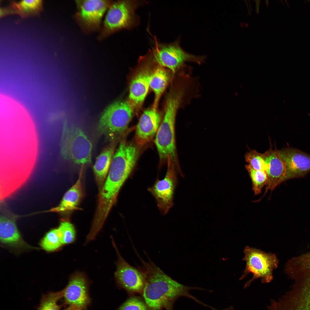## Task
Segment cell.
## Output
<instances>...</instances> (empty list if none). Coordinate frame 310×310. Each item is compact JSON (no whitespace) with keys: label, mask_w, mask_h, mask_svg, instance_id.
I'll return each mask as SVG.
<instances>
[{"label":"cell","mask_w":310,"mask_h":310,"mask_svg":"<svg viewBox=\"0 0 310 310\" xmlns=\"http://www.w3.org/2000/svg\"><path fill=\"white\" fill-rule=\"evenodd\" d=\"M62 140L61 152L65 159L78 164L91 163L92 145L80 127L66 124Z\"/></svg>","instance_id":"obj_7"},{"label":"cell","mask_w":310,"mask_h":310,"mask_svg":"<svg viewBox=\"0 0 310 310\" xmlns=\"http://www.w3.org/2000/svg\"><path fill=\"white\" fill-rule=\"evenodd\" d=\"M284 271L293 281L283 294L286 302L294 310H310V251L290 259Z\"/></svg>","instance_id":"obj_3"},{"label":"cell","mask_w":310,"mask_h":310,"mask_svg":"<svg viewBox=\"0 0 310 310\" xmlns=\"http://www.w3.org/2000/svg\"><path fill=\"white\" fill-rule=\"evenodd\" d=\"M114 147L113 146L106 148L97 157L93 168L96 180L102 184L108 173L111 165Z\"/></svg>","instance_id":"obj_22"},{"label":"cell","mask_w":310,"mask_h":310,"mask_svg":"<svg viewBox=\"0 0 310 310\" xmlns=\"http://www.w3.org/2000/svg\"><path fill=\"white\" fill-rule=\"evenodd\" d=\"M135 145L121 141L112 157L108 175L98 198V208L110 211L121 187L132 171L138 156Z\"/></svg>","instance_id":"obj_2"},{"label":"cell","mask_w":310,"mask_h":310,"mask_svg":"<svg viewBox=\"0 0 310 310\" xmlns=\"http://www.w3.org/2000/svg\"><path fill=\"white\" fill-rule=\"evenodd\" d=\"M117 310H150L142 297L129 296Z\"/></svg>","instance_id":"obj_27"},{"label":"cell","mask_w":310,"mask_h":310,"mask_svg":"<svg viewBox=\"0 0 310 310\" xmlns=\"http://www.w3.org/2000/svg\"><path fill=\"white\" fill-rule=\"evenodd\" d=\"M39 245L42 249L48 252L59 250L63 245L58 228L51 229L46 233Z\"/></svg>","instance_id":"obj_23"},{"label":"cell","mask_w":310,"mask_h":310,"mask_svg":"<svg viewBox=\"0 0 310 310\" xmlns=\"http://www.w3.org/2000/svg\"><path fill=\"white\" fill-rule=\"evenodd\" d=\"M245 167L251 180L253 190L255 194L258 195L267 183L268 175L265 172L255 170L248 164H246Z\"/></svg>","instance_id":"obj_25"},{"label":"cell","mask_w":310,"mask_h":310,"mask_svg":"<svg viewBox=\"0 0 310 310\" xmlns=\"http://www.w3.org/2000/svg\"><path fill=\"white\" fill-rule=\"evenodd\" d=\"M266 6H268L269 4V1L268 0H266Z\"/></svg>","instance_id":"obj_32"},{"label":"cell","mask_w":310,"mask_h":310,"mask_svg":"<svg viewBox=\"0 0 310 310\" xmlns=\"http://www.w3.org/2000/svg\"><path fill=\"white\" fill-rule=\"evenodd\" d=\"M0 241L3 247L17 253L39 249L27 243L19 231L15 220L5 216H0Z\"/></svg>","instance_id":"obj_14"},{"label":"cell","mask_w":310,"mask_h":310,"mask_svg":"<svg viewBox=\"0 0 310 310\" xmlns=\"http://www.w3.org/2000/svg\"><path fill=\"white\" fill-rule=\"evenodd\" d=\"M63 289L56 292H50L41 297L37 310H60L63 305H60L59 301L63 296Z\"/></svg>","instance_id":"obj_24"},{"label":"cell","mask_w":310,"mask_h":310,"mask_svg":"<svg viewBox=\"0 0 310 310\" xmlns=\"http://www.w3.org/2000/svg\"><path fill=\"white\" fill-rule=\"evenodd\" d=\"M142 264L145 283L141 296L150 310H173V305L179 297H185L204 306L206 304L189 293L190 290H207L187 286L173 279L150 260L148 262L139 257Z\"/></svg>","instance_id":"obj_1"},{"label":"cell","mask_w":310,"mask_h":310,"mask_svg":"<svg viewBox=\"0 0 310 310\" xmlns=\"http://www.w3.org/2000/svg\"><path fill=\"white\" fill-rule=\"evenodd\" d=\"M82 174L74 184L65 193L60 204L51 209L53 212H63L76 209L82 195Z\"/></svg>","instance_id":"obj_19"},{"label":"cell","mask_w":310,"mask_h":310,"mask_svg":"<svg viewBox=\"0 0 310 310\" xmlns=\"http://www.w3.org/2000/svg\"><path fill=\"white\" fill-rule=\"evenodd\" d=\"M154 38L151 50L154 60L160 66L168 69L173 74L184 67L186 62L200 64L206 59L204 56L195 55L184 51L180 46V39L166 43L158 41L156 37Z\"/></svg>","instance_id":"obj_6"},{"label":"cell","mask_w":310,"mask_h":310,"mask_svg":"<svg viewBox=\"0 0 310 310\" xmlns=\"http://www.w3.org/2000/svg\"><path fill=\"white\" fill-rule=\"evenodd\" d=\"M112 240L118 257L114 273L117 287L125 290L129 296L137 294L142 295L145 283L144 273L140 269L132 266L123 258L113 238Z\"/></svg>","instance_id":"obj_11"},{"label":"cell","mask_w":310,"mask_h":310,"mask_svg":"<svg viewBox=\"0 0 310 310\" xmlns=\"http://www.w3.org/2000/svg\"><path fill=\"white\" fill-rule=\"evenodd\" d=\"M161 122V117L156 108L145 111L137 125L135 139L138 144L143 145L156 135Z\"/></svg>","instance_id":"obj_17"},{"label":"cell","mask_w":310,"mask_h":310,"mask_svg":"<svg viewBox=\"0 0 310 310\" xmlns=\"http://www.w3.org/2000/svg\"><path fill=\"white\" fill-rule=\"evenodd\" d=\"M90 282L84 273L76 272L70 276L64 290L63 305H73L88 310L92 300L89 293Z\"/></svg>","instance_id":"obj_13"},{"label":"cell","mask_w":310,"mask_h":310,"mask_svg":"<svg viewBox=\"0 0 310 310\" xmlns=\"http://www.w3.org/2000/svg\"><path fill=\"white\" fill-rule=\"evenodd\" d=\"M153 71L150 73V87L155 94L154 107L156 108L160 96L167 86L170 77L167 72L158 65Z\"/></svg>","instance_id":"obj_21"},{"label":"cell","mask_w":310,"mask_h":310,"mask_svg":"<svg viewBox=\"0 0 310 310\" xmlns=\"http://www.w3.org/2000/svg\"><path fill=\"white\" fill-rule=\"evenodd\" d=\"M243 253L244 257L243 260L245 261L246 266L239 280L245 278L250 273L253 274L252 278L245 284L244 288L249 287L253 281L258 278L262 283L270 282L273 279V271L278 266V260L276 255L249 246L245 247Z\"/></svg>","instance_id":"obj_8"},{"label":"cell","mask_w":310,"mask_h":310,"mask_svg":"<svg viewBox=\"0 0 310 310\" xmlns=\"http://www.w3.org/2000/svg\"><path fill=\"white\" fill-rule=\"evenodd\" d=\"M259 5L258 4H257V3H256V5H255V10H256V12L257 13H258L259 12Z\"/></svg>","instance_id":"obj_30"},{"label":"cell","mask_w":310,"mask_h":310,"mask_svg":"<svg viewBox=\"0 0 310 310\" xmlns=\"http://www.w3.org/2000/svg\"><path fill=\"white\" fill-rule=\"evenodd\" d=\"M265 161L264 171L268 177L264 195L268 190L272 191L278 185L286 180V168L278 150L270 148L263 153Z\"/></svg>","instance_id":"obj_16"},{"label":"cell","mask_w":310,"mask_h":310,"mask_svg":"<svg viewBox=\"0 0 310 310\" xmlns=\"http://www.w3.org/2000/svg\"><path fill=\"white\" fill-rule=\"evenodd\" d=\"M309 115L310 116V114H309Z\"/></svg>","instance_id":"obj_33"},{"label":"cell","mask_w":310,"mask_h":310,"mask_svg":"<svg viewBox=\"0 0 310 310\" xmlns=\"http://www.w3.org/2000/svg\"><path fill=\"white\" fill-rule=\"evenodd\" d=\"M145 3L140 0L113 1L106 12L97 39L102 40L120 30L137 26L140 20L135 11Z\"/></svg>","instance_id":"obj_5"},{"label":"cell","mask_w":310,"mask_h":310,"mask_svg":"<svg viewBox=\"0 0 310 310\" xmlns=\"http://www.w3.org/2000/svg\"><path fill=\"white\" fill-rule=\"evenodd\" d=\"M112 0H75L77 11L73 18L86 34L100 31L102 19Z\"/></svg>","instance_id":"obj_10"},{"label":"cell","mask_w":310,"mask_h":310,"mask_svg":"<svg viewBox=\"0 0 310 310\" xmlns=\"http://www.w3.org/2000/svg\"><path fill=\"white\" fill-rule=\"evenodd\" d=\"M245 161L255 170L264 171L265 161L263 153L251 150L245 156Z\"/></svg>","instance_id":"obj_28"},{"label":"cell","mask_w":310,"mask_h":310,"mask_svg":"<svg viewBox=\"0 0 310 310\" xmlns=\"http://www.w3.org/2000/svg\"><path fill=\"white\" fill-rule=\"evenodd\" d=\"M42 0H22L19 2L11 1L7 8L9 15L18 14L24 18L38 16L43 9Z\"/></svg>","instance_id":"obj_20"},{"label":"cell","mask_w":310,"mask_h":310,"mask_svg":"<svg viewBox=\"0 0 310 310\" xmlns=\"http://www.w3.org/2000/svg\"><path fill=\"white\" fill-rule=\"evenodd\" d=\"M141 71L133 78L129 87V102L134 108L142 105L150 87V73L146 69Z\"/></svg>","instance_id":"obj_18"},{"label":"cell","mask_w":310,"mask_h":310,"mask_svg":"<svg viewBox=\"0 0 310 310\" xmlns=\"http://www.w3.org/2000/svg\"><path fill=\"white\" fill-rule=\"evenodd\" d=\"M278 151L285 166L286 180L303 177L310 172V154L289 147Z\"/></svg>","instance_id":"obj_15"},{"label":"cell","mask_w":310,"mask_h":310,"mask_svg":"<svg viewBox=\"0 0 310 310\" xmlns=\"http://www.w3.org/2000/svg\"><path fill=\"white\" fill-rule=\"evenodd\" d=\"M64 310H83L80 308L76 307L73 305H69L66 307Z\"/></svg>","instance_id":"obj_29"},{"label":"cell","mask_w":310,"mask_h":310,"mask_svg":"<svg viewBox=\"0 0 310 310\" xmlns=\"http://www.w3.org/2000/svg\"><path fill=\"white\" fill-rule=\"evenodd\" d=\"M179 170L173 164L168 162V169L165 177L157 180L148 190L155 199L161 213L166 214L173 205L175 191L177 182Z\"/></svg>","instance_id":"obj_12"},{"label":"cell","mask_w":310,"mask_h":310,"mask_svg":"<svg viewBox=\"0 0 310 310\" xmlns=\"http://www.w3.org/2000/svg\"><path fill=\"white\" fill-rule=\"evenodd\" d=\"M134 108L128 101L113 104L101 116L98 126L100 134L113 139L126 130L133 116Z\"/></svg>","instance_id":"obj_9"},{"label":"cell","mask_w":310,"mask_h":310,"mask_svg":"<svg viewBox=\"0 0 310 310\" xmlns=\"http://www.w3.org/2000/svg\"><path fill=\"white\" fill-rule=\"evenodd\" d=\"M63 245L71 243L75 240L76 232L73 225L67 221H62L58 228Z\"/></svg>","instance_id":"obj_26"},{"label":"cell","mask_w":310,"mask_h":310,"mask_svg":"<svg viewBox=\"0 0 310 310\" xmlns=\"http://www.w3.org/2000/svg\"><path fill=\"white\" fill-rule=\"evenodd\" d=\"M255 2L256 3H257V4H258L259 5H260V0H255Z\"/></svg>","instance_id":"obj_31"},{"label":"cell","mask_w":310,"mask_h":310,"mask_svg":"<svg viewBox=\"0 0 310 310\" xmlns=\"http://www.w3.org/2000/svg\"><path fill=\"white\" fill-rule=\"evenodd\" d=\"M183 98L175 93L168 94L163 119L156 135L155 143L160 158L170 161L181 168L177 154L175 137L176 117L184 105Z\"/></svg>","instance_id":"obj_4"}]
</instances>
